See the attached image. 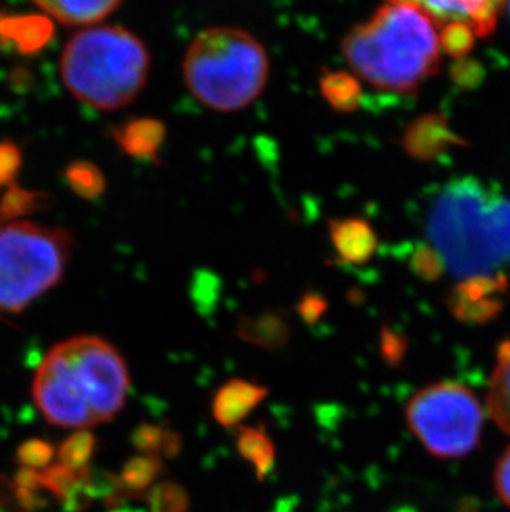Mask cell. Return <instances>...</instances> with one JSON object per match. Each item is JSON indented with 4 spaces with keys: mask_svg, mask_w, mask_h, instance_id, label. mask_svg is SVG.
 Wrapping results in <instances>:
<instances>
[{
    "mask_svg": "<svg viewBox=\"0 0 510 512\" xmlns=\"http://www.w3.org/2000/svg\"><path fill=\"white\" fill-rule=\"evenodd\" d=\"M239 335L246 342L274 350V348L284 347L289 339V329L285 327L284 322L277 319L255 320V322H244L239 329Z\"/></svg>",
    "mask_w": 510,
    "mask_h": 512,
    "instance_id": "603a6c76",
    "label": "cell"
},
{
    "mask_svg": "<svg viewBox=\"0 0 510 512\" xmlns=\"http://www.w3.org/2000/svg\"><path fill=\"white\" fill-rule=\"evenodd\" d=\"M131 443L141 455L173 459L183 451V436L168 426L141 423L131 433Z\"/></svg>",
    "mask_w": 510,
    "mask_h": 512,
    "instance_id": "2e32d148",
    "label": "cell"
},
{
    "mask_svg": "<svg viewBox=\"0 0 510 512\" xmlns=\"http://www.w3.org/2000/svg\"><path fill=\"white\" fill-rule=\"evenodd\" d=\"M111 512H143V511H140V509H123V508H118V509H113V511Z\"/></svg>",
    "mask_w": 510,
    "mask_h": 512,
    "instance_id": "4dcf8cb0",
    "label": "cell"
},
{
    "mask_svg": "<svg viewBox=\"0 0 510 512\" xmlns=\"http://www.w3.org/2000/svg\"><path fill=\"white\" fill-rule=\"evenodd\" d=\"M55 37V24L42 12L14 14L0 10V49H14L17 54H40Z\"/></svg>",
    "mask_w": 510,
    "mask_h": 512,
    "instance_id": "ba28073f",
    "label": "cell"
},
{
    "mask_svg": "<svg viewBox=\"0 0 510 512\" xmlns=\"http://www.w3.org/2000/svg\"><path fill=\"white\" fill-rule=\"evenodd\" d=\"M97 436L90 430L73 431L58 448L60 464L73 473L83 474L92 468L93 456L97 451Z\"/></svg>",
    "mask_w": 510,
    "mask_h": 512,
    "instance_id": "ffe728a7",
    "label": "cell"
},
{
    "mask_svg": "<svg viewBox=\"0 0 510 512\" xmlns=\"http://www.w3.org/2000/svg\"><path fill=\"white\" fill-rule=\"evenodd\" d=\"M494 491L497 498L501 499V503L510 509V445L497 459L494 469Z\"/></svg>",
    "mask_w": 510,
    "mask_h": 512,
    "instance_id": "4316f807",
    "label": "cell"
},
{
    "mask_svg": "<svg viewBox=\"0 0 510 512\" xmlns=\"http://www.w3.org/2000/svg\"><path fill=\"white\" fill-rule=\"evenodd\" d=\"M65 181L78 198L87 201L100 198L106 189L105 174L95 163L88 160L70 163L65 170Z\"/></svg>",
    "mask_w": 510,
    "mask_h": 512,
    "instance_id": "44dd1931",
    "label": "cell"
},
{
    "mask_svg": "<svg viewBox=\"0 0 510 512\" xmlns=\"http://www.w3.org/2000/svg\"><path fill=\"white\" fill-rule=\"evenodd\" d=\"M320 93L335 112L353 113L360 108L361 83L353 73H325L320 78Z\"/></svg>",
    "mask_w": 510,
    "mask_h": 512,
    "instance_id": "ac0fdd59",
    "label": "cell"
},
{
    "mask_svg": "<svg viewBox=\"0 0 510 512\" xmlns=\"http://www.w3.org/2000/svg\"><path fill=\"white\" fill-rule=\"evenodd\" d=\"M405 418L429 455L461 459L474 453L481 443L486 406L462 383H431L408 401Z\"/></svg>",
    "mask_w": 510,
    "mask_h": 512,
    "instance_id": "52a82bcc",
    "label": "cell"
},
{
    "mask_svg": "<svg viewBox=\"0 0 510 512\" xmlns=\"http://www.w3.org/2000/svg\"><path fill=\"white\" fill-rule=\"evenodd\" d=\"M474 40H476V34L466 24L453 22V24L441 25V30H439L441 52L453 55V57L466 55L472 49Z\"/></svg>",
    "mask_w": 510,
    "mask_h": 512,
    "instance_id": "cb8c5ba5",
    "label": "cell"
},
{
    "mask_svg": "<svg viewBox=\"0 0 510 512\" xmlns=\"http://www.w3.org/2000/svg\"><path fill=\"white\" fill-rule=\"evenodd\" d=\"M484 406L497 428L510 436V340L497 347L496 365L487 383Z\"/></svg>",
    "mask_w": 510,
    "mask_h": 512,
    "instance_id": "5bb4252c",
    "label": "cell"
},
{
    "mask_svg": "<svg viewBox=\"0 0 510 512\" xmlns=\"http://www.w3.org/2000/svg\"><path fill=\"white\" fill-rule=\"evenodd\" d=\"M164 471L166 468L161 458L141 455L128 459L118 474L125 498L145 499L148 491L158 484V479L163 476Z\"/></svg>",
    "mask_w": 510,
    "mask_h": 512,
    "instance_id": "9a60e30c",
    "label": "cell"
},
{
    "mask_svg": "<svg viewBox=\"0 0 510 512\" xmlns=\"http://www.w3.org/2000/svg\"><path fill=\"white\" fill-rule=\"evenodd\" d=\"M267 395L269 390L259 383L249 382L244 378H232L214 393L212 416L222 428H234L241 425Z\"/></svg>",
    "mask_w": 510,
    "mask_h": 512,
    "instance_id": "9c48e42d",
    "label": "cell"
},
{
    "mask_svg": "<svg viewBox=\"0 0 510 512\" xmlns=\"http://www.w3.org/2000/svg\"><path fill=\"white\" fill-rule=\"evenodd\" d=\"M55 453H57L55 445L50 441L42 440V438H30V440L20 443L15 458L22 468L37 471V469L49 468Z\"/></svg>",
    "mask_w": 510,
    "mask_h": 512,
    "instance_id": "d4e9b609",
    "label": "cell"
},
{
    "mask_svg": "<svg viewBox=\"0 0 510 512\" xmlns=\"http://www.w3.org/2000/svg\"><path fill=\"white\" fill-rule=\"evenodd\" d=\"M111 138L126 156L135 160H159L166 140V126L158 118H131L111 128Z\"/></svg>",
    "mask_w": 510,
    "mask_h": 512,
    "instance_id": "8fae6325",
    "label": "cell"
},
{
    "mask_svg": "<svg viewBox=\"0 0 510 512\" xmlns=\"http://www.w3.org/2000/svg\"><path fill=\"white\" fill-rule=\"evenodd\" d=\"M0 511H2V504H0Z\"/></svg>",
    "mask_w": 510,
    "mask_h": 512,
    "instance_id": "1f68e13d",
    "label": "cell"
},
{
    "mask_svg": "<svg viewBox=\"0 0 510 512\" xmlns=\"http://www.w3.org/2000/svg\"><path fill=\"white\" fill-rule=\"evenodd\" d=\"M323 310H325V304H323L322 299L313 297V295L305 297L304 302L300 305V314L308 322H315L323 314Z\"/></svg>",
    "mask_w": 510,
    "mask_h": 512,
    "instance_id": "f546056e",
    "label": "cell"
},
{
    "mask_svg": "<svg viewBox=\"0 0 510 512\" xmlns=\"http://www.w3.org/2000/svg\"><path fill=\"white\" fill-rule=\"evenodd\" d=\"M22 150L14 141H0V189H7L15 184L22 168Z\"/></svg>",
    "mask_w": 510,
    "mask_h": 512,
    "instance_id": "484cf974",
    "label": "cell"
},
{
    "mask_svg": "<svg viewBox=\"0 0 510 512\" xmlns=\"http://www.w3.org/2000/svg\"><path fill=\"white\" fill-rule=\"evenodd\" d=\"M421 4L390 2L348 32L343 58L353 75L391 93L418 90L438 72L439 32Z\"/></svg>",
    "mask_w": 510,
    "mask_h": 512,
    "instance_id": "3957f363",
    "label": "cell"
},
{
    "mask_svg": "<svg viewBox=\"0 0 510 512\" xmlns=\"http://www.w3.org/2000/svg\"><path fill=\"white\" fill-rule=\"evenodd\" d=\"M237 451L254 466L255 476L264 481L275 464V445L265 433L264 426H242L237 433Z\"/></svg>",
    "mask_w": 510,
    "mask_h": 512,
    "instance_id": "e0dca14e",
    "label": "cell"
},
{
    "mask_svg": "<svg viewBox=\"0 0 510 512\" xmlns=\"http://www.w3.org/2000/svg\"><path fill=\"white\" fill-rule=\"evenodd\" d=\"M403 353H405V343L401 342L400 337L391 334L390 330L383 332V337H381V355L388 362V365H398L401 362V358H403Z\"/></svg>",
    "mask_w": 510,
    "mask_h": 512,
    "instance_id": "83f0119b",
    "label": "cell"
},
{
    "mask_svg": "<svg viewBox=\"0 0 510 512\" xmlns=\"http://www.w3.org/2000/svg\"><path fill=\"white\" fill-rule=\"evenodd\" d=\"M150 512H189L191 498L181 484L161 481L145 496Z\"/></svg>",
    "mask_w": 510,
    "mask_h": 512,
    "instance_id": "7402d4cb",
    "label": "cell"
},
{
    "mask_svg": "<svg viewBox=\"0 0 510 512\" xmlns=\"http://www.w3.org/2000/svg\"><path fill=\"white\" fill-rule=\"evenodd\" d=\"M267 50L247 30L211 27L194 37L184 55L189 92L214 112H241L264 92L269 80Z\"/></svg>",
    "mask_w": 510,
    "mask_h": 512,
    "instance_id": "5b68a950",
    "label": "cell"
},
{
    "mask_svg": "<svg viewBox=\"0 0 510 512\" xmlns=\"http://www.w3.org/2000/svg\"><path fill=\"white\" fill-rule=\"evenodd\" d=\"M39 12L53 20V24L65 25V27H80V29H92L100 22L108 19L115 10L120 9L118 0H55V2H34Z\"/></svg>",
    "mask_w": 510,
    "mask_h": 512,
    "instance_id": "4fadbf2b",
    "label": "cell"
},
{
    "mask_svg": "<svg viewBox=\"0 0 510 512\" xmlns=\"http://www.w3.org/2000/svg\"><path fill=\"white\" fill-rule=\"evenodd\" d=\"M49 201V194L22 188L17 183L12 184L4 189V194L0 198V223L24 221L25 216L44 209Z\"/></svg>",
    "mask_w": 510,
    "mask_h": 512,
    "instance_id": "d6986e66",
    "label": "cell"
},
{
    "mask_svg": "<svg viewBox=\"0 0 510 512\" xmlns=\"http://www.w3.org/2000/svg\"><path fill=\"white\" fill-rule=\"evenodd\" d=\"M424 12L436 25L466 24L476 37H487L496 29L497 19L504 5L499 2H423Z\"/></svg>",
    "mask_w": 510,
    "mask_h": 512,
    "instance_id": "30bf717a",
    "label": "cell"
},
{
    "mask_svg": "<svg viewBox=\"0 0 510 512\" xmlns=\"http://www.w3.org/2000/svg\"><path fill=\"white\" fill-rule=\"evenodd\" d=\"M12 488L19 489V491L39 493V489H42V478H40V471H35V469L29 468H20L19 473L15 474Z\"/></svg>",
    "mask_w": 510,
    "mask_h": 512,
    "instance_id": "f1b7e54d",
    "label": "cell"
},
{
    "mask_svg": "<svg viewBox=\"0 0 510 512\" xmlns=\"http://www.w3.org/2000/svg\"><path fill=\"white\" fill-rule=\"evenodd\" d=\"M145 42L120 25H97L68 40L60 77L73 98L98 112H116L135 102L150 75Z\"/></svg>",
    "mask_w": 510,
    "mask_h": 512,
    "instance_id": "277c9868",
    "label": "cell"
},
{
    "mask_svg": "<svg viewBox=\"0 0 510 512\" xmlns=\"http://www.w3.org/2000/svg\"><path fill=\"white\" fill-rule=\"evenodd\" d=\"M130 387V370L115 345L77 335L47 352L35 372L32 397L50 425L88 430L123 410Z\"/></svg>",
    "mask_w": 510,
    "mask_h": 512,
    "instance_id": "6da1fadb",
    "label": "cell"
},
{
    "mask_svg": "<svg viewBox=\"0 0 510 512\" xmlns=\"http://www.w3.org/2000/svg\"><path fill=\"white\" fill-rule=\"evenodd\" d=\"M507 7H509V12H510V4H509V5H507Z\"/></svg>",
    "mask_w": 510,
    "mask_h": 512,
    "instance_id": "d6a6232c",
    "label": "cell"
},
{
    "mask_svg": "<svg viewBox=\"0 0 510 512\" xmlns=\"http://www.w3.org/2000/svg\"><path fill=\"white\" fill-rule=\"evenodd\" d=\"M330 241L342 261L361 266L375 256L378 239L370 223L360 218L330 221Z\"/></svg>",
    "mask_w": 510,
    "mask_h": 512,
    "instance_id": "7c38bea8",
    "label": "cell"
},
{
    "mask_svg": "<svg viewBox=\"0 0 510 512\" xmlns=\"http://www.w3.org/2000/svg\"><path fill=\"white\" fill-rule=\"evenodd\" d=\"M428 237L453 276L491 279L510 264V198L476 176L454 179L431 206Z\"/></svg>",
    "mask_w": 510,
    "mask_h": 512,
    "instance_id": "7a4b0ae2",
    "label": "cell"
},
{
    "mask_svg": "<svg viewBox=\"0 0 510 512\" xmlns=\"http://www.w3.org/2000/svg\"><path fill=\"white\" fill-rule=\"evenodd\" d=\"M75 239L63 228L0 223V314H20L62 282Z\"/></svg>",
    "mask_w": 510,
    "mask_h": 512,
    "instance_id": "8992f818",
    "label": "cell"
}]
</instances>
